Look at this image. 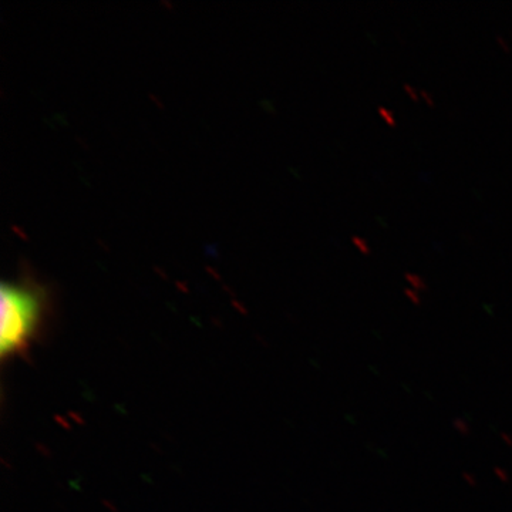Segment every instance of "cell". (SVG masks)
Listing matches in <instances>:
<instances>
[{
    "label": "cell",
    "instance_id": "1",
    "mask_svg": "<svg viewBox=\"0 0 512 512\" xmlns=\"http://www.w3.org/2000/svg\"><path fill=\"white\" fill-rule=\"evenodd\" d=\"M0 301V353L6 359L22 355L36 339L46 319L47 292L45 286L22 278L3 282Z\"/></svg>",
    "mask_w": 512,
    "mask_h": 512
},
{
    "label": "cell",
    "instance_id": "2",
    "mask_svg": "<svg viewBox=\"0 0 512 512\" xmlns=\"http://www.w3.org/2000/svg\"><path fill=\"white\" fill-rule=\"evenodd\" d=\"M404 278H406V281L409 282L410 285H412L413 289H419V291H426V281H424V279L421 278L420 275L410 274V272H407V274L404 275Z\"/></svg>",
    "mask_w": 512,
    "mask_h": 512
},
{
    "label": "cell",
    "instance_id": "3",
    "mask_svg": "<svg viewBox=\"0 0 512 512\" xmlns=\"http://www.w3.org/2000/svg\"><path fill=\"white\" fill-rule=\"evenodd\" d=\"M453 426L461 436H468L471 433L470 424L466 420L456 419L453 421Z\"/></svg>",
    "mask_w": 512,
    "mask_h": 512
},
{
    "label": "cell",
    "instance_id": "4",
    "mask_svg": "<svg viewBox=\"0 0 512 512\" xmlns=\"http://www.w3.org/2000/svg\"><path fill=\"white\" fill-rule=\"evenodd\" d=\"M494 474L497 476L498 480L501 481V483H510V474H508V471L505 470L504 467H495Z\"/></svg>",
    "mask_w": 512,
    "mask_h": 512
},
{
    "label": "cell",
    "instance_id": "5",
    "mask_svg": "<svg viewBox=\"0 0 512 512\" xmlns=\"http://www.w3.org/2000/svg\"><path fill=\"white\" fill-rule=\"evenodd\" d=\"M377 110H379L380 116H382L383 119L390 124V126H394V124H396V119H394L393 111H390L389 109H386V107L382 106H380L379 109Z\"/></svg>",
    "mask_w": 512,
    "mask_h": 512
},
{
    "label": "cell",
    "instance_id": "6",
    "mask_svg": "<svg viewBox=\"0 0 512 512\" xmlns=\"http://www.w3.org/2000/svg\"><path fill=\"white\" fill-rule=\"evenodd\" d=\"M353 244H355L356 247L363 252V254H370V247L369 244H367L366 239L353 237Z\"/></svg>",
    "mask_w": 512,
    "mask_h": 512
},
{
    "label": "cell",
    "instance_id": "7",
    "mask_svg": "<svg viewBox=\"0 0 512 512\" xmlns=\"http://www.w3.org/2000/svg\"><path fill=\"white\" fill-rule=\"evenodd\" d=\"M404 293H406L407 298H409L413 303H416V305L421 302V298L419 293L416 292V289L406 288L404 289Z\"/></svg>",
    "mask_w": 512,
    "mask_h": 512
},
{
    "label": "cell",
    "instance_id": "8",
    "mask_svg": "<svg viewBox=\"0 0 512 512\" xmlns=\"http://www.w3.org/2000/svg\"><path fill=\"white\" fill-rule=\"evenodd\" d=\"M463 480L466 481L470 487H476L478 483L476 476H474V474L468 473V471L467 473H463Z\"/></svg>",
    "mask_w": 512,
    "mask_h": 512
},
{
    "label": "cell",
    "instance_id": "9",
    "mask_svg": "<svg viewBox=\"0 0 512 512\" xmlns=\"http://www.w3.org/2000/svg\"><path fill=\"white\" fill-rule=\"evenodd\" d=\"M404 89H406V92L409 93L410 96H412L414 100H417L416 89H414L413 86H410L409 83H404Z\"/></svg>",
    "mask_w": 512,
    "mask_h": 512
},
{
    "label": "cell",
    "instance_id": "10",
    "mask_svg": "<svg viewBox=\"0 0 512 512\" xmlns=\"http://www.w3.org/2000/svg\"><path fill=\"white\" fill-rule=\"evenodd\" d=\"M501 440H503L508 447H512V437L508 436L507 433L501 434Z\"/></svg>",
    "mask_w": 512,
    "mask_h": 512
},
{
    "label": "cell",
    "instance_id": "11",
    "mask_svg": "<svg viewBox=\"0 0 512 512\" xmlns=\"http://www.w3.org/2000/svg\"><path fill=\"white\" fill-rule=\"evenodd\" d=\"M420 94H421V96L424 97V99L429 101L430 106H433V104H434L433 97H431L430 94L426 92V90H421Z\"/></svg>",
    "mask_w": 512,
    "mask_h": 512
},
{
    "label": "cell",
    "instance_id": "12",
    "mask_svg": "<svg viewBox=\"0 0 512 512\" xmlns=\"http://www.w3.org/2000/svg\"><path fill=\"white\" fill-rule=\"evenodd\" d=\"M497 40H498V42H500V43H501V45H503V47H504V49H505V50H508V43H507V42H505V39H504V37H503V36L498 35V36H497Z\"/></svg>",
    "mask_w": 512,
    "mask_h": 512
}]
</instances>
